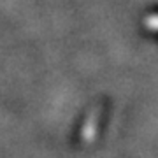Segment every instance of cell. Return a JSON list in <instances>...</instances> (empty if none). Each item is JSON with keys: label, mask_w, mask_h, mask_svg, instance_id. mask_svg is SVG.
Listing matches in <instances>:
<instances>
[]
</instances>
